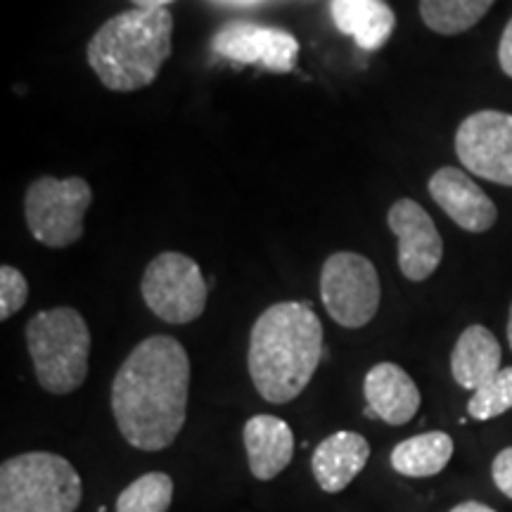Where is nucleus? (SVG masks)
<instances>
[{"instance_id":"nucleus-1","label":"nucleus","mask_w":512,"mask_h":512,"mask_svg":"<svg viewBox=\"0 0 512 512\" xmlns=\"http://www.w3.org/2000/svg\"><path fill=\"white\" fill-rule=\"evenodd\" d=\"M190 392V358L176 337L143 339L121 363L112 382V413L128 444L162 451L185 425Z\"/></svg>"},{"instance_id":"nucleus-2","label":"nucleus","mask_w":512,"mask_h":512,"mask_svg":"<svg viewBox=\"0 0 512 512\" xmlns=\"http://www.w3.org/2000/svg\"><path fill=\"white\" fill-rule=\"evenodd\" d=\"M323 323L309 304L280 302L256 318L247 366L268 403H290L309 387L323 358Z\"/></svg>"},{"instance_id":"nucleus-3","label":"nucleus","mask_w":512,"mask_h":512,"mask_svg":"<svg viewBox=\"0 0 512 512\" xmlns=\"http://www.w3.org/2000/svg\"><path fill=\"white\" fill-rule=\"evenodd\" d=\"M169 10H126L107 19L88 41L86 57L105 88L131 93L150 86L171 57Z\"/></svg>"},{"instance_id":"nucleus-4","label":"nucleus","mask_w":512,"mask_h":512,"mask_svg":"<svg viewBox=\"0 0 512 512\" xmlns=\"http://www.w3.org/2000/svg\"><path fill=\"white\" fill-rule=\"evenodd\" d=\"M24 335L36 380L48 394H72L86 382L91 330L79 311L69 306L38 311Z\"/></svg>"},{"instance_id":"nucleus-5","label":"nucleus","mask_w":512,"mask_h":512,"mask_svg":"<svg viewBox=\"0 0 512 512\" xmlns=\"http://www.w3.org/2000/svg\"><path fill=\"white\" fill-rule=\"evenodd\" d=\"M83 484L67 458L29 451L0 465V512H74Z\"/></svg>"},{"instance_id":"nucleus-6","label":"nucleus","mask_w":512,"mask_h":512,"mask_svg":"<svg viewBox=\"0 0 512 512\" xmlns=\"http://www.w3.org/2000/svg\"><path fill=\"white\" fill-rule=\"evenodd\" d=\"M93 204V190L86 178L41 176L24 195L27 226L41 245L64 249L83 235V219Z\"/></svg>"},{"instance_id":"nucleus-7","label":"nucleus","mask_w":512,"mask_h":512,"mask_svg":"<svg viewBox=\"0 0 512 512\" xmlns=\"http://www.w3.org/2000/svg\"><path fill=\"white\" fill-rule=\"evenodd\" d=\"M320 299L337 325L358 330L377 316L382 299L380 275L373 261L356 252H337L320 271Z\"/></svg>"},{"instance_id":"nucleus-8","label":"nucleus","mask_w":512,"mask_h":512,"mask_svg":"<svg viewBox=\"0 0 512 512\" xmlns=\"http://www.w3.org/2000/svg\"><path fill=\"white\" fill-rule=\"evenodd\" d=\"M147 309L164 323L185 325L207 309V283L195 259L181 252H164L150 261L140 280Z\"/></svg>"},{"instance_id":"nucleus-9","label":"nucleus","mask_w":512,"mask_h":512,"mask_svg":"<svg viewBox=\"0 0 512 512\" xmlns=\"http://www.w3.org/2000/svg\"><path fill=\"white\" fill-rule=\"evenodd\" d=\"M456 155L470 174L512 188V114L482 110L460 121Z\"/></svg>"},{"instance_id":"nucleus-10","label":"nucleus","mask_w":512,"mask_h":512,"mask_svg":"<svg viewBox=\"0 0 512 512\" xmlns=\"http://www.w3.org/2000/svg\"><path fill=\"white\" fill-rule=\"evenodd\" d=\"M216 55L238 64H261L268 72L287 74L297 67L299 41L290 31L254 22H228L211 41Z\"/></svg>"},{"instance_id":"nucleus-11","label":"nucleus","mask_w":512,"mask_h":512,"mask_svg":"<svg viewBox=\"0 0 512 512\" xmlns=\"http://www.w3.org/2000/svg\"><path fill=\"white\" fill-rule=\"evenodd\" d=\"M389 230L399 238V268L403 278L422 283L444 259V240L432 216L415 200H399L387 214Z\"/></svg>"},{"instance_id":"nucleus-12","label":"nucleus","mask_w":512,"mask_h":512,"mask_svg":"<svg viewBox=\"0 0 512 512\" xmlns=\"http://www.w3.org/2000/svg\"><path fill=\"white\" fill-rule=\"evenodd\" d=\"M427 190L448 219L467 233H486L498 221L496 204L463 169L441 166L434 171Z\"/></svg>"},{"instance_id":"nucleus-13","label":"nucleus","mask_w":512,"mask_h":512,"mask_svg":"<svg viewBox=\"0 0 512 512\" xmlns=\"http://www.w3.org/2000/svg\"><path fill=\"white\" fill-rule=\"evenodd\" d=\"M366 394L368 418H380L392 427H401L411 422L420 411V389L411 375L396 363H377L368 370L363 382Z\"/></svg>"},{"instance_id":"nucleus-14","label":"nucleus","mask_w":512,"mask_h":512,"mask_svg":"<svg viewBox=\"0 0 512 512\" xmlns=\"http://www.w3.org/2000/svg\"><path fill=\"white\" fill-rule=\"evenodd\" d=\"M370 458V444L358 432H335L316 446L311 470L325 494H339L361 475Z\"/></svg>"},{"instance_id":"nucleus-15","label":"nucleus","mask_w":512,"mask_h":512,"mask_svg":"<svg viewBox=\"0 0 512 512\" xmlns=\"http://www.w3.org/2000/svg\"><path fill=\"white\" fill-rule=\"evenodd\" d=\"M242 441L247 448L249 472L259 482L278 477L294 458L292 427L275 415L261 413L249 418L245 430H242Z\"/></svg>"},{"instance_id":"nucleus-16","label":"nucleus","mask_w":512,"mask_h":512,"mask_svg":"<svg viewBox=\"0 0 512 512\" xmlns=\"http://www.w3.org/2000/svg\"><path fill=\"white\" fill-rule=\"evenodd\" d=\"M501 344L484 325H470L460 332L451 351V373L463 389L477 392L501 370Z\"/></svg>"},{"instance_id":"nucleus-17","label":"nucleus","mask_w":512,"mask_h":512,"mask_svg":"<svg viewBox=\"0 0 512 512\" xmlns=\"http://www.w3.org/2000/svg\"><path fill=\"white\" fill-rule=\"evenodd\" d=\"M330 15L335 27L363 50H380L396 27L394 10L384 0H332Z\"/></svg>"},{"instance_id":"nucleus-18","label":"nucleus","mask_w":512,"mask_h":512,"mask_svg":"<svg viewBox=\"0 0 512 512\" xmlns=\"http://www.w3.org/2000/svg\"><path fill=\"white\" fill-rule=\"evenodd\" d=\"M453 458V439L446 432H422L392 451V467L403 477H437Z\"/></svg>"},{"instance_id":"nucleus-19","label":"nucleus","mask_w":512,"mask_h":512,"mask_svg":"<svg viewBox=\"0 0 512 512\" xmlns=\"http://www.w3.org/2000/svg\"><path fill=\"white\" fill-rule=\"evenodd\" d=\"M496 0H420V17L427 29L441 36H458L484 19Z\"/></svg>"},{"instance_id":"nucleus-20","label":"nucleus","mask_w":512,"mask_h":512,"mask_svg":"<svg viewBox=\"0 0 512 512\" xmlns=\"http://www.w3.org/2000/svg\"><path fill=\"white\" fill-rule=\"evenodd\" d=\"M174 501V479L166 472H147L121 491L117 512H169Z\"/></svg>"},{"instance_id":"nucleus-21","label":"nucleus","mask_w":512,"mask_h":512,"mask_svg":"<svg viewBox=\"0 0 512 512\" xmlns=\"http://www.w3.org/2000/svg\"><path fill=\"white\" fill-rule=\"evenodd\" d=\"M512 411V366L501 368L467 403V415L475 420H494Z\"/></svg>"},{"instance_id":"nucleus-22","label":"nucleus","mask_w":512,"mask_h":512,"mask_svg":"<svg viewBox=\"0 0 512 512\" xmlns=\"http://www.w3.org/2000/svg\"><path fill=\"white\" fill-rule=\"evenodd\" d=\"M29 299V283L19 268L3 264L0 268V320H8L24 309Z\"/></svg>"},{"instance_id":"nucleus-23","label":"nucleus","mask_w":512,"mask_h":512,"mask_svg":"<svg viewBox=\"0 0 512 512\" xmlns=\"http://www.w3.org/2000/svg\"><path fill=\"white\" fill-rule=\"evenodd\" d=\"M491 477L503 496L512 498V446L503 448L491 465Z\"/></svg>"},{"instance_id":"nucleus-24","label":"nucleus","mask_w":512,"mask_h":512,"mask_svg":"<svg viewBox=\"0 0 512 512\" xmlns=\"http://www.w3.org/2000/svg\"><path fill=\"white\" fill-rule=\"evenodd\" d=\"M498 64H501L503 74L512 79V17L510 22L505 24L501 43H498Z\"/></svg>"},{"instance_id":"nucleus-25","label":"nucleus","mask_w":512,"mask_h":512,"mask_svg":"<svg viewBox=\"0 0 512 512\" xmlns=\"http://www.w3.org/2000/svg\"><path fill=\"white\" fill-rule=\"evenodd\" d=\"M448 512H496V510L489 508V505H484V503L465 501V503H458L456 508H451Z\"/></svg>"},{"instance_id":"nucleus-26","label":"nucleus","mask_w":512,"mask_h":512,"mask_svg":"<svg viewBox=\"0 0 512 512\" xmlns=\"http://www.w3.org/2000/svg\"><path fill=\"white\" fill-rule=\"evenodd\" d=\"M131 3L140 10H164L166 5H171L174 0H131Z\"/></svg>"},{"instance_id":"nucleus-27","label":"nucleus","mask_w":512,"mask_h":512,"mask_svg":"<svg viewBox=\"0 0 512 512\" xmlns=\"http://www.w3.org/2000/svg\"><path fill=\"white\" fill-rule=\"evenodd\" d=\"M223 3H235V5H254L259 0H223Z\"/></svg>"},{"instance_id":"nucleus-28","label":"nucleus","mask_w":512,"mask_h":512,"mask_svg":"<svg viewBox=\"0 0 512 512\" xmlns=\"http://www.w3.org/2000/svg\"><path fill=\"white\" fill-rule=\"evenodd\" d=\"M508 342H510V349H512V304H510V318H508Z\"/></svg>"}]
</instances>
